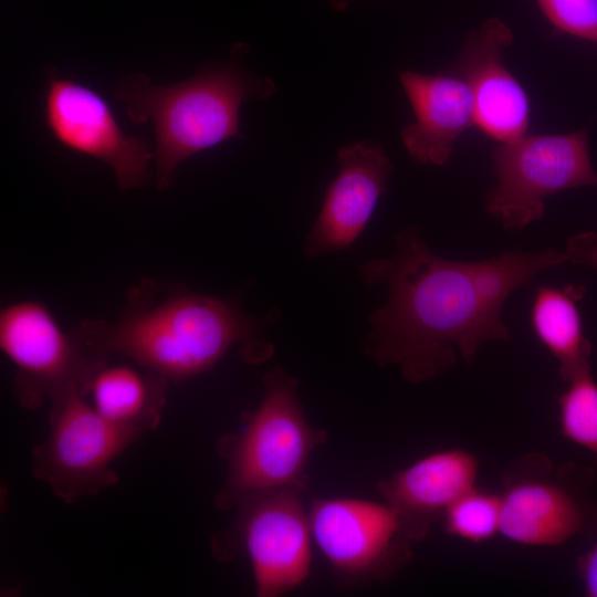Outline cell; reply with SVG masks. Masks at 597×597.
<instances>
[{"instance_id": "cell-13", "label": "cell", "mask_w": 597, "mask_h": 597, "mask_svg": "<svg viewBox=\"0 0 597 597\" xmlns=\"http://www.w3.org/2000/svg\"><path fill=\"white\" fill-rule=\"evenodd\" d=\"M338 171L328 184L321 211L305 238L307 258L350 247L368 224L386 192L392 163L376 140L364 139L341 147Z\"/></svg>"}, {"instance_id": "cell-1", "label": "cell", "mask_w": 597, "mask_h": 597, "mask_svg": "<svg viewBox=\"0 0 597 597\" xmlns=\"http://www.w3.org/2000/svg\"><path fill=\"white\" fill-rule=\"evenodd\" d=\"M369 286L385 284V304L369 315L364 349L381 366L397 365L409 383H425L458 362L472 364L489 341H510L502 310L482 295L473 262L447 260L429 250L416 227L400 230L388 258L359 266Z\"/></svg>"}, {"instance_id": "cell-10", "label": "cell", "mask_w": 597, "mask_h": 597, "mask_svg": "<svg viewBox=\"0 0 597 597\" xmlns=\"http://www.w3.org/2000/svg\"><path fill=\"white\" fill-rule=\"evenodd\" d=\"M0 347L15 368L13 391L22 408L34 410L65 390L82 388L103 359L90 356L42 303L25 300L0 313Z\"/></svg>"}, {"instance_id": "cell-3", "label": "cell", "mask_w": 597, "mask_h": 597, "mask_svg": "<svg viewBox=\"0 0 597 597\" xmlns=\"http://www.w3.org/2000/svg\"><path fill=\"white\" fill-rule=\"evenodd\" d=\"M244 45L229 60L185 81L159 85L142 73L118 78L115 98L135 124L150 123L155 136L156 186L168 189L180 163L229 139L240 138L243 103L275 92L270 77L245 70Z\"/></svg>"}, {"instance_id": "cell-9", "label": "cell", "mask_w": 597, "mask_h": 597, "mask_svg": "<svg viewBox=\"0 0 597 597\" xmlns=\"http://www.w3.org/2000/svg\"><path fill=\"white\" fill-rule=\"evenodd\" d=\"M308 513L313 542L345 583L387 580L412 558V542L385 501L312 499Z\"/></svg>"}, {"instance_id": "cell-17", "label": "cell", "mask_w": 597, "mask_h": 597, "mask_svg": "<svg viewBox=\"0 0 597 597\" xmlns=\"http://www.w3.org/2000/svg\"><path fill=\"white\" fill-rule=\"evenodd\" d=\"M585 292L584 285L576 284L540 286L531 310L533 331L557 360L559 377L567 384L590 373L591 344L584 335L577 307Z\"/></svg>"}, {"instance_id": "cell-21", "label": "cell", "mask_w": 597, "mask_h": 597, "mask_svg": "<svg viewBox=\"0 0 597 597\" xmlns=\"http://www.w3.org/2000/svg\"><path fill=\"white\" fill-rule=\"evenodd\" d=\"M567 261L597 269V237L585 232L570 238L566 249Z\"/></svg>"}, {"instance_id": "cell-15", "label": "cell", "mask_w": 597, "mask_h": 597, "mask_svg": "<svg viewBox=\"0 0 597 597\" xmlns=\"http://www.w3.org/2000/svg\"><path fill=\"white\" fill-rule=\"evenodd\" d=\"M399 80L415 115V121L401 130L405 148L421 165H444L459 137L475 126L468 84L451 71H401Z\"/></svg>"}, {"instance_id": "cell-19", "label": "cell", "mask_w": 597, "mask_h": 597, "mask_svg": "<svg viewBox=\"0 0 597 597\" xmlns=\"http://www.w3.org/2000/svg\"><path fill=\"white\" fill-rule=\"evenodd\" d=\"M556 401L562 436L591 452L597 463V383L591 371L568 383Z\"/></svg>"}, {"instance_id": "cell-2", "label": "cell", "mask_w": 597, "mask_h": 597, "mask_svg": "<svg viewBox=\"0 0 597 597\" xmlns=\"http://www.w3.org/2000/svg\"><path fill=\"white\" fill-rule=\"evenodd\" d=\"M264 327L234 298L147 280L129 290L116 321H85L73 332L93 358L123 356L181 383L213 368L235 345L247 363L265 362L274 347L263 338Z\"/></svg>"}, {"instance_id": "cell-11", "label": "cell", "mask_w": 597, "mask_h": 597, "mask_svg": "<svg viewBox=\"0 0 597 597\" xmlns=\"http://www.w3.org/2000/svg\"><path fill=\"white\" fill-rule=\"evenodd\" d=\"M43 117L61 146L108 165L122 190L149 184L147 143L126 135L107 101L95 90L56 73L48 76Z\"/></svg>"}, {"instance_id": "cell-20", "label": "cell", "mask_w": 597, "mask_h": 597, "mask_svg": "<svg viewBox=\"0 0 597 597\" xmlns=\"http://www.w3.org/2000/svg\"><path fill=\"white\" fill-rule=\"evenodd\" d=\"M561 32L597 43V0H536Z\"/></svg>"}, {"instance_id": "cell-6", "label": "cell", "mask_w": 597, "mask_h": 597, "mask_svg": "<svg viewBox=\"0 0 597 597\" xmlns=\"http://www.w3.org/2000/svg\"><path fill=\"white\" fill-rule=\"evenodd\" d=\"M51 405L48 436L31 452L33 476L67 504L115 485L113 461L142 434L104 419L77 387Z\"/></svg>"}, {"instance_id": "cell-4", "label": "cell", "mask_w": 597, "mask_h": 597, "mask_svg": "<svg viewBox=\"0 0 597 597\" xmlns=\"http://www.w3.org/2000/svg\"><path fill=\"white\" fill-rule=\"evenodd\" d=\"M244 416L242 429L217 443L227 463L226 480L214 500L219 511L235 509L261 493L306 486L311 455L327 439L305 417L298 380L281 367L264 375L263 398Z\"/></svg>"}, {"instance_id": "cell-5", "label": "cell", "mask_w": 597, "mask_h": 597, "mask_svg": "<svg viewBox=\"0 0 597 597\" xmlns=\"http://www.w3.org/2000/svg\"><path fill=\"white\" fill-rule=\"evenodd\" d=\"M304 493L305 486H291L242 501L229 528L211 541L217 559H249L259 597L283 596L311 574L313 536Z\"/></svg>"}, {"instance_id": "cell-8", "label": "cell", "mask_w": 597, "mask_h": 597, "mask_svg": "<svg viewBox=\"0 0 597 597\" xmlns=\"http://www.w3.org/2000/svg\"><path fill=\"white\" fill-rule=\"evenodd\" d=\"M578 468L555 470L542 452L525 454L502 475L500 534L524 546H561L588 531L597 505L583 494Z\"/></svg>"}, {"instance_id": "cell-12", "label": "cell", "mask_w": 597, "mask_h": 597, "mask_svg": "<svg viewBox=\"0 0 597 597\" xmlns=\"http://www.w3.org/2000/svg\"><path fill=\"white\" fill-rule=\"evenodd\" d=\"M512 42L511 28L491 17L468 34L449 70L471 91L475 126L500 144L522 137L530 126V98L504 63V52Z\"/></svg>"}, {"instance_id": "cell-23", "label": "cell", "mask_w": 597, "mask_h": 597, "mask_svg": "<svg viewBox=\"0 0 597 597\" xmlns=\"http://www.w3.org/2000/svg\"><path fill=\"white\" fill-rule=\"evenodd\" d=\"M354 0H329V3L333 9L337 11L344 10L346 7L349 6V3Z\"/></svg>"}, {"instance_id": "cell-18", "label": "cell", "mask_w": 597, "mask_h": 597, "mask_svg": "<svg viewBox=\"0 0 597 597\" xmlns=\"http://www.w3.org/2000/svg\"><path fill=\"white\" fill-rule=\"evenodd\" d=\"M442 519L449 536L472 544L485 543L500 534V494L474 486L454 501Z\"/></svg>"}, {"instance_id": "cell-22", "label": "cell", "mask_w": 597, "mask_h": 597, "mask_svg": "<svg viewBox=\"0 0 597 597\" xmlns=\"http://www.w3.org/2000/svg\"><path fill=\"white\" fill-rule=\"evenodd\" d=\"M576 572L585 595L597 597V541L577 558Z\"/></svg>"}, {"instance_id": "cell-16", "label": "cell", "mask_w": 597, "mask_h": 597, "mask_svg": "<svg viewBox=\"0 0 597 597\" xmlns=\"http://www.w3.org/2000/svg\"><path fill=\"white\" fill-rule=\"evenodd\" d=\"M168 387L167 378L136 363L103 359L87 377L82 395L107 421L144 436L160 423Z\"/></svg>"}, {"instance_id": "cell-14", "label": "cell", "mask_w": 597, "mask_h": 597, "mask_svg": "<svg viewBox=\"0 0 597 597\" xmlns=\"http://www.w3.org/2000/svg\"><path fill=\"white\" fill-rule=\"evenodd\" d=\"M480 464L462 448L428 453L378 482L384 501L411 542L422 541L447 509L476 486Z\"/></svg>"}, {"instance_id": "cell-7", "label": "cell", "mask_w": 597, "mask_h": 597, "mask_svg": "<svg viewBox=\"0 0 597 597\" xmlns=\"http://www.w3.org/2000/svg\"><path fill=\"white\" fill-rule=\"evenodd\" d=\"M496 186L488 211L510 230L540 220L544 199L557 192L597 186L586 127L568 134H525L492 151Z\"/></svg>"}]
</instances>
